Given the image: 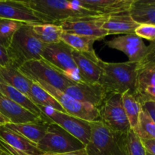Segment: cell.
Segmentation results:
<instances>
[{"mask_svg": "<svg viewBox=\"0 0 155 155\" xmlns=\"http://www.w3.org/2000/svg\"><path fill=\"white\" fill-rule=\"evenodd\" d=\"M123 105L127 117L130 123V127L133 130H136L139 122L142 105L134 93L127 92L122 95Z\"/></svg>", "mask_w": 155, "mask_h": 155, "instance_id": "484cf974", "label": "cell"}, {"mask_svg": "<svg viewBox=\"0 0 155 155\" xmlns=\"http://www.w3.org/2000/svg\"><path fill=\"white\" fill-rule=\"evenodd\" d=\"M99 121L112 131L128 134L131 130L124 109L121 94H109L98 108Z\"/></svg>", "mask_w": 155, "mask_h": 155, "instance_id": "52a82bcc", "label": "cell"}, {"mask_svg": "<svg viewBox=\"0 0 155 155\" xmlns=\"http://www.w3.org/2000/svg\"><path fill=\"white\" fill-rule=\"evenodd\" d=\"M18 69L33 82H44L62 92L70 85L74 83L64 77L43 59L27 61L19 67Z\"/></svg>", "mask_w": 155, "mask_h": 155, "instance_id": "ba28073f", "label": "cell"}, {"mask_svg": "<svg viewBox=\"0 0 155 155\" xmlns=\"http://www.w3.org/2000/svg\"><path fill=\"white\" fill-rule=\"evenodd\" d=\"M107 47L124 52L128 57L129 61L139 63L145 57L147 45L143 39L135 33L125 34L107 41Z\"/></svg>", "mask_w": 155, "mask_h": 155, "instance_id": "7c38bea8", "label": "cell"}, {"mask_svg": "<svg viewBox=\"0 0 155 155\" xmlns=\"http://www.w3.org/2000/svg\"><path fill=\"white\" fill-rule=\"evenodd\" d=\"M35 83H38L53 98H55L63 107L65 113L89 122L99 121L98 109L94 106L77 101L65 92L55 89L46 83L42 81H37Z\"/></svg>", "mask_w": 155, "mask_h": 155, "instance_id": "30bf717a", "label": "cell"}, {"mask_svg": "<svg viewBox=\"0 0 155 155\" xmlns=\"http://www.w3.org/2000/svg\"><path fill=\"white\" fill-rule=\"evenodd\" d=\"M134 95L141 104L147 101L155 103V86H147Z\"/></svg>", "mask_w": 155, "mask_h": 155, "instance_id": "d6a6232c", "label": "cell"}, {"mask_svg": "<svg viewBox=\"0 0 155 155\" xmlns=\"http://www.w3.org/2000/svg\"><path fill=\"white\" fill-rule=\"evenodd\" d=\"M43 155H88L86 152V148H83V149L78 150L76 151H72V152L68 153H63V154H43Z\"/></svg>", "mask_w": 155, "mask_h": 155, "instance_id": "74e56055", "label": "cell"}, {"mask_svg": "<svg viewBox=\"0 0 155 155\" xmlns=\"http://www.w3.org/2000/svg\"><path fill=\"white\" fill-rule=\"evenodd\" d=\"M135 34L142 39H146L150 42L155 40V25L149 24H139L135 30Z\"/></svg>", "mask_w": 155, "mask_h": 155, "instance_id": "1f68e13d", "label": "cell"}, {"mask_svg": "<svg viewBox=\"0 0 155 155\" xmlns=\"http://www.w3.org/2000/svg\"><path fill=\"white\" fill-rule=\"evenodd\" d=\"M90 125V139L86 145L88 155H130L128 134L112 131L101 121Z\"/></svg>", "mask_w": 155, "mask_h": 155, "instance_id": "3957f363", "label": "cell"}, {"mask_svg": "<svg viewBox=\"0 0 155 155\" xmlns=\"http://www.w3.org/2000/svg\"><path fill=\"white\" fill-rule=\"evenodd\" d=\"M12 64L10 57L5 47L0 45V67H4Z\"/></svg>", "mask_w": 155, "mask_h": 155, "instance_id": "d590c367", "label": "cell"}, {"mask_svg": "<svg viewBox=\"0 0 155 155\" xmlns=\"http://www.w3.org/2000/svg\"><path fill=\"white\" fill-rule=\"evenodd\" d=\"M33 30L36 37L45 44L57 43L61 42V27L54 24H33Z\"/></svg>", "mask_w": 155, "mask_h": 155, "instance_id": "d4e9b609", "label": "cell"}, {"mask_svg": "<svg viewBox=\"0 0 155 155\" xmlns=\"http://www.w3.org/2000/svg\"><path fill=\"white\" fill-rule=\"evenodd\" d=\"M155 65V40L150 42L144 58L139 63V67Z\"/></svg>", "mask_w": 155, "mask_h": 155, "instance_id": "836d02e7", "label": "cell"}, {"mask_svg": "<svg viewBox=\"0 0 155 155\" xmlns=\"http://www.w3.org/2000/svg\"><path fill=\"white\" fill-rule=\"evenodd\" d=\"M99 83L107 94H121L127 92L135 93L137 82L139 63L120 62L109 63L101 59Z\"/></svg>", "mask_w": 155, "mask_h": 155, "instance_id": "6da1fadb", "label": "cell"}, {"mask_svg": "<svg viewBox=\"0 0 155 155\" xmlns=\"http://www.w3.org/2000/svg\"><path fill=\"white\" fill-rule=\"evenodd\" d=\"M142 107L150 115L151 119L155 123V103L151 101H147L141 104Z\"/></svg>", "mask_w": 155, "mask_h": 155, "instance_id": "8d00e7d4", "label": "cell"}, {"mask_svg": "<svg viewBox=\"0 0 155 155\" xmlns=\"http://www.w3.org/2000/svg\"><path fill=\"white\" fill-rule=\"evenodd\" d=\"M108 16L98 15L74 18L56 24L60 26L63 31L101 39L108 35L107 32L102 29V25L107 21Z\"/></svg>", "mask_w": 155, "mask_h": 155, "instance_id": "8fae6325", "label": "cell"}, {"mask_svg": "<svg viewBox=\"0 0 155 155\" xmlns=\"http://www.w3.org/2000/svg\"><path fill=\"white\" fill-rule=\"evenodd\" d=\"M37 148L43 154L72 152L86 148L84 145L57 124L51 122Z\"/></svg>", "mask_w": 155, "mask_h": 155, "instance_id": "8992f818", "label": "cell"}, {"mask_svg": "<svg viewBox=\"0 0 155 155\" xmlns=\"http://www.w3.org/2000/svg\"><path fill=\"white\" fill-rule=\"evenodd\" d=\"M45 45L33 33V24H23L11 38L7 50L12 64L19 68L30 61L42 59Z\"/></svg>", "mask_w": 155, "mask_h": 155, "instance_id": "277c9868", "label": "cell"}, {"mask_svg": "<svg viewBox=\"0 0 155 155\" xmlns=\"http://www.w3.org/2000/svg\"><path fill=\"white\" fill-rule=\"evenodd\" d=\"M0 114L8 120L11 124H28L50 121L45 117L33 114L13 101L0 93Z\"/></svg>", "mask_w": 155, "mask_h": 155, "instance_id": "2e32d148", "label": "cell"}, {"mask_svg": "<svg viewBox=\"0 0 155 155\" xmlns=\"http://www.w3.org/2000/svg\"><path fill=\"white\" fill-rule=\"evenodd\" d=\"M9 42H10V41L9 40H7V39H2V38H0V45H2V46H4L7 48L8 46V45H9Z\"/></svg>", "mask_w": 155, "mask_h": 155, "instance_id": "f35d334b", "label": "cell"}, {"mask_svg": "<svg viewBox=\"0 0 155 155\" xmlns=\"http://www.w3.org/2000/svg\"><path fill=\"white\" fill-rule=\"evenodd\" d=\"M147 86H155V65L139 67L135 93Z\"/></svg>", "mask_w": 155, "mask_h": 155, "instance_id": "f1b7e54d", "label": "cell"}, {"mask_svg": "<svg viewBox=\"0 0 155 155\" xmlns=\"http://www.w3.org/2000/svg\"><path fill=\"white\" fill-rule=\"evenodd\" d=\"M98 39L92 36H83L63 31L61 35V41L69 45L73 50L80 52H95L93 44Z\"/></svg>", "mask_w": 155, "mask_h": 155, "instance_id": "cb8c5ba5", "label": "cell"}, {"mask_svg": "<svg viewBox=\"0 0 155 155\" xmlns=\"http://www.w3.org/2000/svg\"><path fill=\"white\" fill-rule=\"evenodd\" d=\"M130 155H146L142 141L133 130H130L127 135Z\"/></svg>", "mask_w": 155, "mask_h": 155, "instance_id": "4dcf8cb0", "label": "cell"}, {"mask_svg": "<svg viewBox=\"0 0 155 155\" xmlns=\"http://www.w3.org/2000/svg\"><path fill=\"white\" fill-rule=\"evenodd\" d=\"M0 79L22 92L28 98H30V88L33 81L25 77L16 65L10 64L0 67Z\"/></svg>", "mask_w": 155, "mask_h": 155, "instance_id": "ffe728a7", "label": "cell"}, {"mask_svg": "<svg viewBox=\"0 0 155 155\" xmlns=\"http://www.w3.org/2000/svg\"><path fill=\"white\" fill-rule=\"evenodd\" d=\"M0 137L18 155H43L37 145L9 130L4 124L0 125Z\"/></svg>", "mask_w": 155, "mask_h": 155, "instance_id": "ac0fdd59", "label": "cell"}, {"mask_svg": "<svg viewBox=\"0 0 155 155\" xmlns=\"http://www.w3.org/2000/svg\"><path fill=\"white\" fill-rule=\"evenodd\" d=\"M30 99L37 106L50 107L59 111L64 112L63 107L58 102L57 100L35 82H33L30 88Z\"/></svg>", "mask_w": 155, "mask_h": 155, "instance_id": "4316f807", "label": "cell"}, {"mask_svg": "<svg viewBox=\"0 0 155 155\" xmlns=\"http://www.w3.org/2000/svg\"><path fill=\"white\" fill-rule=\"evenodd\" d=\"M146 155H155L154 139H141Z\"/></svg>", "mask_w": 155, "mask_h": 155, "instance_id": "e575fe53", "label": "cell"}, {"mask_svg": "<svg viewBox=\"0 0 155 155\" xmlns=\"http://www.w3.org/2000/svg\"><path fill=\"white\" fill-rule=\"evenodd\" d=\"M72 50L62 41L57 43L45 44L42 53V59L70 81L74 83H84L74 62Z\"/></svg>", "mask_w": 155, "mask_h": 155, "instance_id": "5b68a950", "label": "cell"}, {"mask_svg": "<svg viewBox=\"0 0 155 155\" xmlns=\"http://www.w3.org/2000/svg\"><path fill=\"white\" fill-rule=\"evenodd\" d=\"M133 131L140 139L155 140V123L142 107L139 114L138 125Z\"/></svg>", "mask_w": 155, "mask_h": 155, "instance_id": "83f0119b", "label": "cell"}, {"mask_svg": "<svg viewBox=\"0 0 155 155\" xmlns=\"http://www.w3.org/2000/svg\"><path fill=\"white\" fill-rule=\"evenodd\" d=\"M64 92L77 101L87 103L98 109L101 107L108 95L105 89L99 83H72Z\"/></svg>", "mask_w": 155, "mask_h": 155, "instance_id": "4fadbf2b", "label": "cell"}, {"mask_svg": "<svg viewBox=\"0 0 155 155\" xmlns=\"http://www.w3.org/2000/svg\"><path fill=\"white\" fill-rule=\"evenodd\" d=\"M72 55L82 80L89 84L98 83L101 75V59L95 52H80L72 50Z\"/></svg>", "mask_w": 155, "mask_h": 155, "instance_id": "9a60e30c", "label": "cell"}, {"mask_svg": "<svg viewBox=\"0 0 155 155\" xmlns=\"http://www.w3.org/2000/svg\"><path fill=\"white\" fill-rule=\"evenodd\" d=\"M134 0H75L87 10L100 15H112L130 12Z\"/></svg>", "mask_w": 155, "mask_h": 155, "instance_id": "e0dca14e", "label": "cell"}, {"mask_svg": "<svg viewBox=\"0 0 155 155\" xmlns=\"http://www.w3.org/2000/svg\"><path fill=\"white\" fill-rule=\"evenodd\" d=\"M8 123H9L8 120L6 119L5 117L4 116H2V115L0 114V125H2V124H8Z\"/></svg>", "mask_w": 155, "mask_h": 155, "instance_id": "ab89813d", "label": "cell"}, {"mask_svg": "<svg viewBox=\"0 0 155 155\" xmlns=\"http://www.w3.org/2000/svg\"><path fill=\"white\" fill-rule=\"evenodd\" d=\"M130 14L138 24L155 25V0H134Z\"/></svg>", "mask_w": 155, "mask_h": 155, "instance_id": "7402d4cb", "label": "cell"}, {"mask_svg": "<svg viewBox=\"0 0 155 155\" xmlns=\"http://www.w3.org/2000/svg\"><path fill=\"white\" fill-rule=\"evenodd\" d=\"M139 24L133 20L130 12L109 15L102 25V29L110 34H130L135 33Z\"/></svg>", "mask_w": 155, "mask_h": 155, "instance_id": "d6986e66", "label": "cell"}, {"mask_svg": "<svg viewBox=\"0 0 155 155\" xmlns=\"http://www.w3.org/2000/svg\"><path fill=\"white\" fill-rule=\"evenodd\" d=\"M0 19L12 20L24 24H42L26 1L0 0Z\"/></svg>", "mask_w": 155, "mask_h": 155, "instance_id": "5bb4252c", "label": "cell"}, {"mask_svg": "<svg viewBox=\"0 0 155 155\" xmlns=\"http://www.w3.org/2000/svg\"><path fill=\"white\" fill-rule=\"evenodd\" d=\"M24 23L12 20L0 19V38L10 41L14 33Z\"/></svg>", "mask_w": 155, "mask_h": 155, "instance_id": "f546056e", "label": "cell"}, {"mask_svg": "<svg viewBox=\"0 0 155 155\" xmlns=\"http://www.w3.org/2000/svg\"><path fill=\"white\" fill-rule=\"evenodd\" d=\"M0 93L5 96L6 98L13 101L14 102L22 106L23 107L33 113V114L38 117H43L40 109L30 98H27L24 94H23L15 88L12 87V86L6 83L1 79H0Z\"/></svg>", "mask_w": 155, "mask_h": 155, "instance_id": "603a6c76", "label": "cell"}, {"mask_svg": "<svg viewBox=\"0 0 155 155\" xmlns=\"http://www.w3.org/2000/svg\"><path fill=\"white\" fill-rule=\"evenodd\" d=\"M44 117L80 140L86 146L91 136L90 122L50 107L38 106Z\"/></svg>", "mask_w": 155, "mask_h": 155, "instance_id": "9c48e42d", "label": "cell"}, {"mask_svg": "<svg viewBox=\"0 0 155 155\" xmlns=\"http://www.w3.org/2000/svg\"><path fill=\"white\" fill-rule=\"evenodd\" d=\"M50 123L51 121L18 124L8 123L4 125L9 130L21 135L25 139L37 145V144L45 136Z\"/></svg>", "mask_w": 155, "mask_h": 155, "instance_id": "44dd1931", "label": "cell"}, {"mask_svg": "<svg viewBox=\"0 0 155 155\" xmlns=\"http://www.w3.org/2000/svg\"><path fill=\"white\" fill-rule=\"evenodd\" d=\"M26 2L35 15L45 24H56L74 18L100 15L81 7L75 1L27 0Z\"/></svg>", "mask_w": 155, "mask_h": 155, "instance_id": "7a4b0ae2", "label": "cell"}]
</instances>
